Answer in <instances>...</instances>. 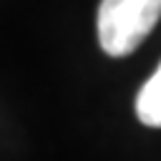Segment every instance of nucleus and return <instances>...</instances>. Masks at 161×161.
<instances>
[{
    "label": "nucleus",
    "instance_id": "nucleus-2",
    "mask_svg": "<svg viewBox=\"0 0 161 161\" xmlns=\"http://www.w3.org/2000/svg\"><path fill=\"white\" fill-rule=\"evenodd\" d=\"M136 116L141 123L158 128L161 126V63L156 68V73L143 83V88L138 91L136 98Z\"/></svg>",
    "mask_w": 161,
    "mask_h": 161
},
{
    "label": "nucleus",
    "instance_id": "nucleus-1",
    "mask_svg": "<svg viewBox=\"0 0 161 161\" xmlns=\"http://www.w3.org/2000/svg\"><path fill=\"white\" fill-rule=\"evenodd\" d=\"M161 20V0H101L98 43L106 55H131Z\"/></svg>",
    "mask_w": 161,
    "mask_h": 161
}]
</instances>
